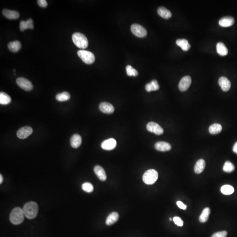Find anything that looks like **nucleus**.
Returning <instances> with one entry per match:
<instances>
[{
  "instance_id": "nucleus-1",
  "label": "nucleus",
  "mask_w": 237,
  "mask_h": 237,
  "mask_svg": "<svg viewBox=\"0 0 237 237\" xmlns=\"http://www.w3.org/2000/svg\"><path fill=\"white\" fill-rule=\"evenodd\" d=\"M24 215L29 219H33L37 217L38 212L37 203L34 202H27L23 209Z\"/></svg>"
},
{
  "instance_id": "nucleus-2",
  "label": "nucleus",
  "mask_w": 237,
  "mask_h": 237,
  "mask_svg": "<svg viewBox=\"0 0 237 237\" xmlns=\"http://www.w3.org/2000/svg\"><path fill=\"white\" fill-rule=\"evenodd\" d=\"M24 214L23 209L20 207L14 208L10 215V220L14 225H19L22 223L24 219Z\"/></svg>"
},
{
  "instance_id": "nucleus-3",
  "label": "nucleus",
  "mask_w": 237,
  "mask_h": 237,
  "mask_svg": "<svg viewBox=\"0 0 237 237\" xmlns=\"http://www.w3.org/2000/svg\"><path fill=\"white\" fill-rule=\"evenodd\" d=\"M72 40L74 44L79 48L85 49L88 46V41L84 35L80 33H75L72 36Z\"/></svg>"
},
{
  "instance_id": "nucleus-4",
  "label": "nucleus",
  "mask_w": 237,
  "mask_h": 237,
  "mask_svg": "<svg viewBox=\"0 0 237 237\" xmlns=\"http://www.w3.org/2000/svg\"><path fill=\"white\" fill-rule=\"evenodd\" d=\"M142 178L144 183L148 185H152L158 179V172L154 169H149L144 173Z\"/></svg>"
},
{
  "instance_id": "nucleus-5",
  "label": "nucleus",
  "mask_w": 237,
  "mask_h": 237,
  "mask_svg": "<svg viewBox=\"0 0 237 237\" xmlns=\"http://www.w3.org/2000/svg\"><path fill=\"white\" fill-rule=\"evenodd\" d=\"M77 54L84 63L87 64H91L94 62L95 56L92 52L85 50H79Z\"/></svg>"
},
{
  "instance_id": "nucleus-6",
  "label": "nucleus",
  "mask_w": 237,
  "mask_h": 237,
  "mask_svg": "<svg viewBox=\"0 0 237 237\" xmlns=\"http://www.w3.org/2000/svg\"><path fill=\"white\" fill-rule=\"evenodd\" d=\"M131 31L134 35L139 37H145L147 34L146 29L139 24H134L132 25Z\"/></svg>"
},
{
  "instance_id": "nucleus-7",
  "label": "nucleus",
  "mask_w": 237,
  "mask_h": 237,
  "mask_svg": "<svg viewBox=\"0 0 237 237\" xmlns=\"http://www.w3.org/2000/svg\"><path fill=\"white\" fill-rule=\"evenodd\" d=\"M147 130L149 132L154 133L158 135H160L163 134L164 131L161 126L154 122H150L147 125Z\"/></svg>"
},
{
  "instance_id": "nucleus-8",
  "label": "nucleus",
  "mask_w": 237,
  "mask_h": 237,
  "mask_svg": "<svg viewBox=\"0 0 237 237\" xmlns=\"http://www.w3.org/2000/svg\"><path fill=\"white\" fill-rule=\"evenodd\" d=\"M17 83L20 87L27 91H30L33 88V85L30 80L24 77L17 79Z\"/></svg>"
},
{
  "instance_id": "nucleus-9",
  "label": "nucleus",
  "mask_w": 237,
  "mask_h": 237,
  "mask_svg": "<svg viewBox=\"0 0 237 237\" xmlns=\"http://www.w3.org/2000/svg\"><path fill=\"white\" fill-rule=\"evenodd\" d=\"M33 129L29 126L23 127L18 130L17 132V136L20 139H27V137L31 135L33 133Z\"/></svg>"
},
{
  "instance_id": "nucleus-10",
  "label": "nucleus",
  "mask_w": 237,
  "mask_h": 237,
  "mask_svg": "<svg viewBox=\"0 0 237 237\" xmlns=\"http://www.w3.org/2000/svg\"><path fill=\"white\" fill-rule=\"evenodd\" d=\"M191 83V77L189 76H186L181 79L178 85L180 90L185 91L188 89Z\"/></svg>"
},
{
  "instance_id": "nucleus-11",
  "label": "nucleus",
  "mask_w": 237,
  "mask_h": 237,
  "mask_svg": "<svg viewBox=\"0 0 237 237\" xmlns=\"http://www.w3.org/2000/svg\"><path fill=\"white\" fill-rule=\"evenodd\" d=\"M117 141L114 139H109L105 140L102 142L101 147L102 149L105 150H113L117 146Z\"/></svg>"
},
{
  "instance_id": "nucleus-12",
  "label": "nucleus",
  "mask_w": 237,
  "mask_h": 237,
  "mask_svg": "<svg viewBox=\"0 0 237 237\" xmlns=\"http://www.w3.org/2000/svg\"><path fill=\"white\" fill-rule=\"evenodd\" d=\"M99 109L102 113L110 114L114 112V107L111 104L107 102H103L100 104Z\"/></svg>"
},
{
  "instance_id": "nucleus-13",
  "label": "nucleus",
  "mask_w": 237,
  "mask_h": 237,
  "mask_svg": "<svg viewBox=\"0 0 237 237\" xmlns=\"http://www.w3.org/2000/svg\"><path fill=\"white\" fill-rule=\"evenodd\" d=\"M94 173L98 177L99 179L102 181H105L107 179L106 174L104 169L102 166L97 165L94 169Z\"/></svg>"
},
{
  "instance_id": "nucleus-14",
  "label": "nucleus",
  "mask_w": 237,
  "mask_h": 237,
  "mask_svg": "<svg viewBox=\"0 0 237 237\" xmlns=\"http://www.w3.org/2000/svg\"><path fill=\"white\" fill-rule=\"evenodd\" d=\"M155 149L160 152H167L171 149V146L169 143L164 142H156L155 145Z\"/></svg>"
},
{
  "instance_id": "nucleus-15",
  "label": "nucleus",
  "mask_w": 237,
  "mask_h": 237,
  "mask_svg": "<svg viewBox=\"0 0 237 237\" xmlns=\"http://www.w3.org/2000/svg\"><path fill=\"white\" fill-rule=\"evenodd\" d=\"M219 84L224 91H228L231 88L230 81L226 77L222 76L219 80Z\"/></svg>"
},
{
  "instance_id": "nucleus-16",
  "label": "nucleus",
  "mask_w": 237,
  "mask_h": 237,
  "mask_svg": "<svg viewBox=\"0 0 237 237\" xmlns=\"http://www.w3.org/2000/svg\"><path fill=\"white\" fill-rule=\"evenodd\" d=\"M235 23V20L232 17H226L221 18L219 22L220 26L222 27H231Z\"/></svg>"
},
{
  "instance_id": "nucleus-17",
  "label": "nucleus",
  "mask_w": 237,
  "mask_h": 237,
  "mask_svg": "<svg viewBox=\"0 0 237 237\" xmlns=\"http://www.w3.org/2000/svg\"><path fill=\"white\" fill-rule=\"evenodd\" d=\"M2 13L6 18L10 20H16L20 17V14L17 11L9 10L7 9L3 10Z\"/></svg>"
},
{
  "instance_id": "nucleus-18",
  "label": "nucleus",
  "mask_w": 237,
  "mask_h": 237,
  "mask_svg": "<svg viewBox=\"0 0 237 237\" xmlns=\"http://www.w3.org/2000/svg\"><path fill=\"white\" fill-rule=\"evenodd\" d=\"M82 143L81 136L78 134H75L72 136L70 139V144L72 148L76 149L80 146Z\"/></svg>"
},
{
  "instance_id": "nucleus-19",
  "label": "nucleus",
  "mask_w": 237,
  "mask_h": 237,
  "mask_svg": "<svg viewBox=\"0 0 237 237\" xmlns=\"http://www.w3.org/2000/svg\"><path fill=\"white\" fill-rule=\"evenodd\" d=\"M119 215L117 212H113L110 214L107 217L106 224L107 225L111 226L116 223L119 220Z\"/></svg>"
},
{
  "instance_id": "nucleus-20",
  "label": "nucleus",
  "mask_w": 237,
  "mask_h": 237,
  "mask_svg": "<svg viewBox=\"0 0 237 237\" xmlns=\"http://www.w3.org/2000/svg\"><path fill=\"white\" fill-rule=\"evenodd\" d=\"M33 20L29 19L27 21H21L20 23V28L21 31H23L27 29H34Z\"/></svg>"
},
{
  "instance_id": "nucleus-21",
  "label": "nucleus",
  "mask_w": 237,
  "mask_h": 237,
  "mask_svg": "<svg viewBox=\"0 0 237 237\" xmlns=\"http://www.w3.org/2000/svg\"><path fill=\"white\" fill-rule=\"evenodd\" d=\"M206 166V163L203 159H199L196 162L194 167V172L197 174H199L203 171Z\"/></svg>"
},
{
  "instance_id": "nucleus-22",
  "label": "nucleus",
  "mask_w": 237,
  "mask_h": 237,
  "mask_svg": "<svg viewBox=\"0 0 237 237\" xmlns=\"http://www.w3.org/2000/svg\"><path fill=\"white\" fill-rule=\"evenodd\" d=\"M158 13L160 17L165 19H168L172 17V14L169 10L164 7H160L158 8Z\"/></svg>"
},
{
  "instance_id": "nucleus-23",
  "label": "nucleus",
  "mask_w": 237,
  "mask_h": 237,
  "mask_svg": "<svg viewBox=\"0 0 237 237\" xmlns=\"http://www.w3.org/2000/svg\"><path fill=\"white\" fill-rule=\"evenodd\" d=\"M159 88V86L158 82L155 80H153L151 82L147 83L146 85V91L151 92L158 90Z\"/></svg>"
},
{
  "instance_id": "nucleus-24",
  "label": "nucleus",
  "mask_w": 237,
  "mask_h": 237,
  "mask_svg": "<svg viewBox=\"0 0 237 237\" xmlns=\"http://www.w3.org/2000/svg\"><path fill=\"white\" fill-rule=\"evenodd\" d=\"M217 52L221 56H224L228 54V50L223 43L219 42L217 44Z\"/></svg>"
},
{
  "instance_id": "nucleus-25",
  "label": "nucleus",
  "mask_w": 237,
  "mask_h": 237,
  "mask_svg": "<svg viewBox=\"0 0 237 237\" xmlns=\"http://www.w3.org/2000/svg\"><path fill=\"white\" fill-rule=\"evenodd\" d=\"M176 44L184 51H188L191 47L190 44L185 39H178L176 40Z\"/></svg>"
},
{
  "instance_id": "nucleus-26",
  "label": "nucleus",
  "mask_w": 237,
  "mask_h": 237,
  "mask_svg": "<svg viewBox=\"0 0 237 237\" xmlns=\"http://www.w3.org/2000/svg\"><path fill=\"white\" fill-rule=\"evenodd\" d=\"M21 44L19 41H12L8 44V48L13 52H17L20 49Z\"/></svg>"
},
{
  "instance_id": "nucleus-27",
  "label": "nucleus",
  "mask_w": 237,
  "mask_h": 237,
  "mask_svg": "<svg viewBox=\"0 0 237 237\" xmlns=\"http://www.w3.org/2000/svg\"><path fill=\"white\" fill-rule=\"evenodd\" d=\"M210 213V209L209 208H205L202 211L201 214L199 217V221L201 223H205L207 221Z\"/></svg>"
},
{
  "instance_id": "nucleus-28",
  "label": "nucleus",
  "mask_w": 237,
  "mask_h": 237,
  "mask_svg": "<svg viewBox=\"0 0 237 237\" xmlns=\"http://www.w3.org/2000/svg\"><path fill=\"white\" fill-rule=\"evenodd\" d=\"M12 99L5 92L0 93V104L2 105H6L11 102Z\"/></svg>"
},
{
  "instance_id": "nucleus-29",
  "label": "nucleus",
  "mask_w": 237,
  "mask_h": 237,
  "mask_svg": "<svg viewBox=\"0 0 237 237\" xmlns=\"http://www.w3.org/2000/svg\"><path fill=\"white\" fill-rule=\"evenodd\" d=\"M222 130V127L221 125L219 124H214L211 125L209 127V133L212 135H217L220 133Z\"/></svg>"
},
{
  "instance_id": "nucleus-30",
  "label": "nucleus",
  "mask_w": 237,
  "mask_h": 237,
  "mask_svg": "<svg viewBox=\"0 0 237 237\" xmlns=\"http://www.w3.org/2000/svg\"><path fill=\"white\" fill-rule=\"evenodd\" d=\"M70 98V95L67 92L65 91L61 93L58 94L56 95L55 98L58 102L67 101Z\"/></svg>"
},
{
  "instance_id": "nucleus-31",
  "label": "nucleus",
  "mask_w": 237,
  "mask_h": 237,
  "mask_svg": "<svg viewBox=\"0 0 237 237\" xmlns=\"http://www.w3.org/2000/svg\"><path fill=\"white\" fill-rule=\"evenodd\" d=\"M221 192L225 195H230L234 193V188L232 186L230 185H223L220 189Z\"/></svg>"
},
{
  "instance_id": "nucleus-32",
  "label": "nucleus",
  "mask_w": 237,
  "mask_h": 237,
  "mask_svg": "<svg viewBox=\"0 0 237 237\" xmlns=\"http://www.w3.org/2000/svg\"><path fill=\"white\" fill-rule=\"evenodd\" d=\"M223 170L226 173H231L234 171L235 169V166L230 161H226L224 164Z\"/></svg>"
},
{
  "instance_id": "nucleus-33",
  "label": "nucleus",
  "mask_w": 237,
  "mask_h": 237,
  "mask_svg": "<svg viewBox=\"0 0 237 237\" xmlns=\"http://www.w3.org/2000/svg\"><path fill=\"white\" fill-rule=\"evenodd\" d=\"M83 190L87 193H91L94 191V187L91 183L85 182L82 185Z\"/></svg>"
},
{
  "instance_id": "nucleus-34",
  "label": "nucleus",
  "mask_w": 237,
  "mask_h": 237,
  "mask_svg": "<svg viewBox=\"0 0 237 237\" xmlns=\"http://www.w3.org/2000/svg\"><path fill=\"white\" fill-rule=\"evenodd\" d=\"M126 71L127 74L129 76H136L138 75V71L130 65H127L126 67Z\"/></svg>"
},
{
  "instance_id": "nucleus-35",
  "label": "nucleus",
  "mask_w": 237,
  "mask_h": 237,
  "mask_svg": "<svg viewBox=\"0 0 237 237\" xmlns=\"http://www.w3.org/2000/svg\"><path fill=\"white\" fill-rule=\"evenodd\" d=\"M173 220L175 224L178 226L182 227L183 225V221L180 217H173Z\"/></svg>"
},
{
  "instance_id": "nucleus-36",
  "label": "nucleus",
  "mask_w": 237,
  "mask_h": 237,
  "mask_svg": "<svg viewBox=\"0 0 237 237\" xmlns=\"http://www.w3.org/2000/svg\"><path fill=\"white\" fill-rule=\"evenodd\" d=\"M227 234L228 233L226 231L218 232L214 234L211 237H226Z\"/></svg>"
},
{
  "instance_id": "nucleus-37",
  "label": "nucleus",
  "mask_w": 237,
  "mask_h": 237,
  "mask_svg": "<svg viewBox=\"0 0 237 237\" xmlns=\"http://www.w3.org/2000/svg\"><path fill=\"white\" fill-rule=\"evenodd\" d=\"M37 3L40 6L45 8L47 6V2L45 0H38L37 1Z\"/></svg>"
},
{
  "instance_id": "nucleus-38",
  "label": "nucleus",
  "mask_w": 237,
  "mask_h": 237,
  "mask_svg": "<svg viewBox=\"0 0 237 237\" xmlns=\"http://www.w3.org/2000/svg\"><path fill=\"white\" fill-rule=\"evenodd\" d=\"M176 205H177V206L179 207L181 209L185 210V209H187V206L184 205L182 202L179 201H177V202H176Z\"/></svg>"
},
{
  "instance_id": "nucleus-39",
  "label": "nucleus",
  "mask_w": 237,
  "mask_h": 237,
  "mask_svg": "<svg viewBox=\"0 0 237 237\" xmlns=\"http://www.w3.org/2000/svg\"><path fill=\"white\" fill-rule=\"evenodd\" d=\"M233 151L237 154V142H235L233 148Z\"/></svg>"
},
{
  "instance_id": "nucleus-40",
  "label": "nucleus",
  "mask_w": 237,
  "mask_h": 237,
  "mask_svg": "<svg viewBox=\"0 0 237 237\" xmlns=\"http://www.w3.org/2000/svg\"><path fill=\"white\" fill-rule=\"evenodd\" d=\"M3 180V176H2V174H1L0 175V183H2Z\"/></svg>"
},
{
  "instance_id": "nucleus-41",
  "label": "nucleus",
  "mask_w": 237,
  "mask_h": 237,
  "mask_svg": "<svg viewBox=\"0 0 237 237\" xmlns=\"http://www.w3.org/2000/svg\"><path fill=\"white\" fill-rule=\"evenodd\" d=\"M169 220H172V219H171V218H169Z\"/></svg>"
}]
</instances>
